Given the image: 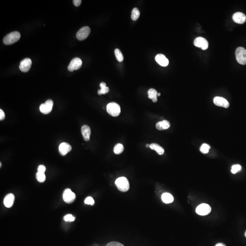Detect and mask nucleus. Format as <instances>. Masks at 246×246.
Wrapping results in <instances>:
<instances>
[{
    "label": "nucleus",
    "instance_id": "obj_12",
    "mask_svg": "<svg viewBox=\"0 0 246 246\" xmlns=\"http://www.w3.org/2000/svg\"><path fill=\"white\" fill-rule=\"evenodd\" d=\"M232 19L234 22L238 24H243L246 21V15L241 12H236L233 14Z\"/></svg>",
    "mask_w": 246,
    "mask_h": 246
},
{
    "label": "nucleus",
    "instance_id": "obj_24",
    "mask_svg": "<svg viewBox=\"0 0 246 246\" xmlns=\"http://www.w3.org/2000/svg\"><path fill=\"white\" fill-rule=\"evenodd\" d=\"M115 55L116 59L119 62H121L124 60V57L122 54V52L119 49H115Z\"/></svg>",
    "mask_w": 246,
    "mask_h": 246
},
{
    "label": "nucleus",
    "instance_id": "obj_10",
    "mask_svg": "<svg viewBox=\"0 0 246 246\" xmlns=\"http://www.w3.org/2000/svg\"><path fill=\"white\" fill-rule=\"evenodd\" d=\"M32 64V61L31 59L29 58H27L23 59L19 65V69L21 72H28L31 67Z\"/></svg>",
    "mask_w": 246,
    "mask_h": 246
},
{
    "label": "nucleus",
    "instance_id": "obj_22",
    "mask_svg": "<svg viewBox=\"0 0 246 246\" xmlns=\"http://www.w3.org/2000/svg\"><path fill=\"white\" fill-rule=\"evenodd\" d=\"M124 147L123 144L118 143L116 144L113 148V152L116 155L120 154L124 151Z\"/></svg>",
    "mask_w": 246,
    "mask_h": 246
},
{
    "label": "nucleus",
    "instance_id": "obj_6",
    "mask_svg": "<svg viewBox=\"0 0 246 246\" xmlns=\"http://www.w3.org/2000/svg\"><path fill=\"white\" fill-rule=\"evenodd\" d=\"M90 28L89 27H84L78 30L76 34V38L78 40L82 41L87 38L90 33Z\"/></svg>",
    "mask_w": 246,
    "mask_h": 246
},
{
    "label": "nucleus",
    "instance_id": "obj_23",
    "mask_svg": "<svg viewBox=\"0 0 246 246\" xmlns=\"http://www.w3.org/2000/svg\"><path fill=\"white\" fill-rule=\"evenodd\" d=\"M140 16V12L137 8L133 9L131 12V19L132 20L136 21L139 18Z\"/></svg>",
    "mask_w": 246,
    "mask_h": 246
},
{
    "label": "nucleus",
    "instance_id": "obj_34",
    "mask_svg": "<svg viewBox=\"0 0 246 246\" xmlns=\"http://www.w3.org/2000/svg\"><path fill=\"white\" fill-rule=\"evenodd\" d=\"M81 2V0H74V1H73L74 5H75V7H79V5H80Z\"/></svg>",
    "mask_w": 246,
    "mask_h": 246
},
{
    "label": "nucleus",
    "instance_id": "obj_28",
    "mask_svg": "<svg viewBox=\"0 0 246 246\" xmlns=\"http://www.w3.org/2000/svg\"><path fill=\"white\" fill-rule=\"evenodd\" d=\"M242 170V166L241 165L236 164L233 165L232 167L231 172L232 174H236Z\"/></svg>",
    "mask_w": 246,
    "mask_h": 246
},
{
    "label": "nucleus",
    "instance_id": "obj_13",
    "mask_svg": "<svg viewBox=\"0 0 246 246\" xmlns=\"http://www.w3.org/2000/svg\"><path fill=\"white\" fill-rule=\"evenodd\" d=\"M72 150V147L69 144L63 142L59 145V152L60 154L64 156Z\"/></svg>",
    "mask_w": 246,
    "mask_h": 246
},
{
    "label": "nucleus",
    "instance_id": "obj_11",
    "mask_svg": "<svg viewBox=\"0 0 246 246\" xmlns=\"http://www.w3.org/2000/svg\"><path fill=\"white\" fill-rule=\"evenodd\" d=\"M214 104L216 106L227 108L229 107V102L225 98L221 97H216L213 100Z\"/></svg>",
    "mask_w": 246,
    "mask_h": 246
},
{
    "label": "nucleus",
    "instance_id": "obj_14",
    "mask_svg": "<svg viewBox=\"0 0 246 246\" xmlns=\"http://www.w3.org/2000/svg\"><path fill=\"white\" fill-rule=\"evenodd\" d=\"M155 59L156 62L161 66L166 67L169 64V60L166 58V56L162 54L157 55L155 57Z\"/></svg>",
    "mask_w": 246,
    "mask_h": 246
},
{
    "label": "nucleus",
    "instance_id": "obj_36",
    "mask_svg": "<svg viewBox=\"0 0 246 246\" xmlns=\"http://www.w3.org/2000/svg\"><path fill=\"white\" fill-rule=\"evenodd\" d=\"M215 246H226V245L223 243H219L216 244Z\"/></svg>",
    "mask_w": 246,
    "mask_h": 246
},
{
    "label": "nucleus",
    "instance_id": "obj_31",
    "mask_svg": "<svg viewBox=\"0 0 246 246\" xmlns=\"http://www.w3.org/2000/svg\"><path fill=\"white\" fill-rule=\"evenodd\" d=\"M45 104H46V105L48 107V109L51 111H52V109H53V106H54V102H53V100H47L46 101Z\"/></svg>",
    "mask_w": 246,
    "mask_h": 246
},
{
    "label": "nucleus",
    "instance_id": "obj_40",
    "mask_svg": "<svg viewBox=\"0 0 246 246\" xmlns=\"http://www.w3.org/2000/svg\"><path fill=\"white\" fill-rule=\"evenodd\" d=\"M0 164H1V163H0Z\"/></svg>",
    "mask_w": 246,
    "mask_h": 246
},
{
    "label": "nucleus",
    "instance_id": "obj_8",
    "mask_svg": "<svg viewBox=\"0 0 246 246\" xmlns=\"http://www.w3.org/2000/svg\"><path fill=\"white\" fill-rule=\"evenodd\" d=\"M82 65V61L79 58H74L70 63L68 66V70L70 72L78 69Z\"/></svg>",
    "mask_w": 246,
    "mask_h": 246
},
{
    "label": "nucleus",
    "instance_id": "obj_9",
    "mask_svg": "<svg viewBox=\"0 0 246 246\" xmlns=\"http://www.w3.org/2000/svg\"><path fill=\"white\" fill-rule=\"evenodd\" d=\"M194 44L197 47H201L203 50L208 47V42L207 39L202 37L196 38L194 42Z\"/></svg>",
    "mask_w": 246,
    "mask_h": 246
},
{
    "label": "nucleus",
    "instance_id": "obj_30",
    "mask_svg": "<svg viewBox=\"0 0 246 246\" xmlns=\"http://www.w3.org/2000/svg\"><path fill=\"white\" fill-rule=\"evenodd\" d=\"M85 203L86 204L93 205L94 204V201L93 198H92V197H88L85 200Z\"/></svg>",
    "mask_w": 246,
    "mask_h": 246
},
{
    "label": "nucleus",
    "instance_id": "obj_5",
    "mask_svg": "<svg viewBox=\"0 0 246 246\" xmlns=\"http://www.w3.org/2000/svg\"><path fill=\"white\" fill-rule=\"evenodd\" d=\"M212 208L208 204L202 203L196 208V213L201 216H205L211 212Z\"/></svg>",
    "mask_w": 246,
    "mask_h": 246
},
{
    "label": "nucleus",
    "instance_id": "obj_38",
    "mask_svg": "<svg viewBox=\"0 0 246 246\" xmlns=\"http://www.w3.org/2000/svg\"><path fill=\"white\" fill-rule=\"evenodd\" d=\"M161 96V93H158L157 96Z\"/></svg>",
    "mask_w": 246,
    "mask_h": 246
},
{
    "label": "nucleus",
    "instance_id": "obj_26",
    "mask_svg": "<svg viewBox=\"0 0 246 246\" xmlns=\"http://www.w3.org/2000/svg\"><path fill=\"white\" fill-rule=\"evenodd\" d=\"M40 110L42 113L43 114H48L51 112L45 104H41L40 106Z\"/></svg>",
    "mask_w": 246,
    "mask_h": 246
},
{
    "label": "nucleus",
    "instance_id": "obj_1",
    "mask_svg": "<svg viewBox=\"0 0 246 246\" xmlns=\"http://www.w3.org/2000/svg\"><path fill=\"white\" fill-rule=\"evenodd\" d=\"M20 38L21 34L19 32H13L5 36L3 41L5 45H11L17 42L20 39Z\"/></svg>",
    "mask_w": 246,
    "mask_h": 246
},
{
    "label": "nucleus",
    "instance_id": "obj_3",
    "mask_svg": "<svg viewBox=\"0 0 246 246\" xmlns=\"http://www.w3.org/2000/svg\"><path fill=\"white\" fill-rule=\"evenodd\" d=\"M106 109L109 114L113 117L118 116L121 112L120 105L115 102L109 103L107 105Z\"/></svg>",
    "mask_w": 246,
    "mask_h": 246
},
{
    "label": "nucleus",
    "instance_id": "obj_21",
    "mask_svg": "<svg viewBox=\"0 0 246 246\" xmlns=\"http://www.w3.org/2000/svg\"><path fill=\"white\" fill-rule=\"evenodd\" d=\"M100 87L101 89L98 90V93L99 95L105 94L108 93L109 91V88L106 86V84L105 82H102L100 84Z\"/></svg>",
    "mask_w": 246,
    "mask_h": 246
},
{
    "label": "nucleus",
    "instance_id": "obj_20",
    "mask_svg": "<svg viewBox=\"0 0 246 246\" xmlns=\"http://www.w3.org/2000/svg\"><path fill=\"white\" fill-rule=\"evenodd\" d=\"M162 200L166 204L172 203L174 201L173 197L169 193H164L161 197Z\"/></svg>",
    "mask_w": 246,
    "mask_h": 246
},
{
    "label": "nucleus",
    "instance_id": "obj_2",
    "mask_svg": "<svg viewBox=\"0 0 246 246\" xmlns=\"http://www.w3.org/2000/svg\"><path fill=\"white\" fill-rule=\"evenodd\" d=\"M115 184L118 190L121 192H127L130 188V184L128 180L124 177L118 178L116 180Z\"/></svg>",
    "mask_w": 246,
    "mask_h": 246
},
{
    "label": "nucleus",
    "instance_id": "obj_18",
    "mask_svg": "<svg viewBox=\"0 0 246 246\" xmlns=\"http://www.w3.org/2000/svg\"><path fill=\"white\" fill-rule=\"evenodd\" d=\"M150 148L151 150H154L157 152L159 155H162L164 154L165 150L164 148L162 147L159 144L156 143H152L150 144Z\"/></svg>",
    "mask_w": 246,
    "mask_h": 246
},
{
    "label": "nucleus",
    "instance_id": "obj_15",
    "mask_svg": "<svg viewBox=\"0 0 246 246\" xmlns=\"http://www.w3.org/2000/svg\"><path fill=\"white\" fill-rule=\"evenodd\" d=\"M15 197L13 194H9L5 196L4 200V204L7 208H10L14 203Z\"/></svg>",
    "mask_w": 246,
    "mask_h": 246
},
{
    "label": "nucleus",
    "instance_id": "obj_19",
    "mask_svg": "<svg viewBox=\"0 0 246 246\" xmlns=\"http://www.w3.org/2000/svg\"><path fill=\"white\" fill-rule=\"evenodd\" d=\"M157 91L154 89H150L148 91V97L151 99L154 103H156L157 101Z\"/></svg>",
    "mask_w": 246,
    "mask_h": 246
},
{
    "label": "nucleus",
    "instance_id": "obj_37",
    "mask_svg": "<svg viewBox=\"0 0 246 246\" xmlns=\"http://www.w3.org/2000/svg\"><path fill=\"white\" fill-rule=\"evenodd\" d=\"M150 144H146V147L149 148L150 147Z\"/></svg>",
    "mask_w": 246,
    "mask_h": 246
},
{
    "label": "nucleus",
    "instance_id": "obj_32",
    "mask_svg": "<svg viewBox=\"0 0 246 246\" xmlns=\"http://www.w3.org/2000/svg\"><path fill=\"white\" fill-rule=\"evenodd\" d=\"M106 246H124L123 244L119 242H112L109 243Z\"/></svg>",
    "mask_w": 246,
    "mask_h": 246
},
{
    "label": "nucleus",
    "instance_id": "obj_33",
    "mask_svg": "<svg viewBox=\"0 0 246 246\" xmlns=\"http://www.w3.org/2000/svg\"><path fill=\"white\" fill-rule=\"evenodd\" d=\"M46 170V167H45V166H43V165H40L38 168V172H40V173H45Z\"/></svg>",
    "mask_w": 246,
    "mask_h": 246
},
{
    "label": "nucleus",
    "instance_id": "obj_27",
    "mask_svg": "<svg viewBox=\"0 0 246 246\" xmlns=\"http://www.w3.org/2000/svg\"><path fill=\"white\" fill-rule=\"evenodd\" d=\"M211 148V147L207 144H203L200 148L201 152L203 154H207L208 153L209 150Z\"/></svg>",
    "mask_w": 246,
    "mask_h": 246
},
{
    "label": "nucleus",
    "instance_id": "obj_16",
    "mask_svg": "<svg viewBox=\"0 0 246 246\" xmlns=\"http://www.w3.org/2000/svg\"><path fill=\"white\" fill-rule=\"evenodd\" d=\"M81 133L85 140L88 141L90 139L91 130L89 127L87 125H84L81 128Z\"/></svg>",
    "mask_w": 246,
    "mask_h": 246
},
{
    "label": "nucleus",
    "instance_id": "obj_4",
    "mask_svg": "<svg viewBox=\"0 0 246 246\" xmlns=\"http://www.w3.org/2000/svg\"><path fill=\"white\" fill-rule=\"evenodd\" d=\"M236 57L238 62L242 65L246 64V50L243 47L236 48Z\"/></svg>",
    "mask_w": 246,
    "mask_h": 246
},
{
    "label": "nucleus",
    "instance_id": "obj_35",
    "mask_svg": "<svg viewBox=\"0 0 246 246\" xmlns=\"http://www.w3.org/2000/svg\"><path fill=\"white\" fill-rule=\"evenodd\" d=\"M5 118V114L2 109H0V120H2Z\"/></svg>",
    "mask_w": 246,
    "mask_h": 246
},
{
    "label": "nucleus",
    "instance_id": "obj_29",
    "mask_svg": "<svg viewBox=\"0 0 246 246\" xmlns=\"http://www.w3.org/2000/svg\"><path fill=\"white\" fill-rule=\"evenodd\" d=\"M75 217H74L72 214H67L63 217V220L65 221L72 222L75 220Z\"/></svg>",
    "mask_w": 246,
    "mask_h": 246
},
{
    "label": "nucleus",
    "instance_id": "obj_7",
    "mask_svg": "<svg viewBox=\"0 0 246 246\" xmlns=\"http://www.w3.org/2000/svg\"><path fill=\"white\" fill-rule=\"evenodd\" d=\"M63 198L66 203H71L75 200L76 195L70 189H66L63 192Z\"/></svg>",
    "mask_w": 246,
    "mask_h": 246
},
{
    "label": "nucleus",
    "instance_id": "obj_25",
    "mask_svg": "<svg viewBox=\"0 0 246 246\" xmlns=\"http://www.w3.org/2000/svg\"><path fill=\"white\" fill-rule=\"evenodd\" d=\"M36 177L38 181L41 183L44 182L46 180V176H45V173L38 172L36 173Z\"/></svg>",
    "mask_w": 246,
    "mask_h": 246
},
{
    "label": "nucleus",
    "instance_id": "obj_39",
    "mask_svg": "<svg viewBox=\"0 0 246 246\" xmlns=\"http://www.w3.org/2000/svg\"><path fill=\"white\" fill-rule=\"evenodd\" d=\"M245 237H246V232H245Z\"/></svg>",
    "mask_w": 246,
    "mask_h": 246
},
{
    "label": "nucleus",
    "instance_id": "obj_17",
    "mask_svg": "<svg viewBox=\"0 0 246 246\" xmlns=\"http://www.w3.org/2000/svg\"><path fill=\"white\" fill-rule=\"evenodd\" d=\"M170 123L166 120L158 122L156 124V128L159 131L167 130L170 127Z\"/></svg>",
    "mask_w": 246,
    "mask_h": 246
}]
</instances>
